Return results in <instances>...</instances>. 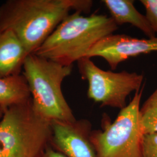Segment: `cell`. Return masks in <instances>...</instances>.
<instances>
[{"label": "cell", "instance_id": "6da1fadb", "mask_svg": "<svg viewBox=\"0 0 157 157\" xmlns=\"http://www.w3.org/2000/svg\"><path fill=\"white\" fill-rule=\"evenodd\" d=\"M90 0H7L0 6V28L11 31L33 54L69 12H90Z\"/></svg>", "mask_w": 157, "mask_h": 157}, {"label": "cell", "instance_id": "7a4b0ae2", "mask_svg": "<svg viewBox=\"0 0 157 157\" xmlns=\"http://www.w3.org/2000/svg\"><path fill=\"white\" fill-rule=\"evenodd\" d=\"M118 29L111 17L75 12L66 17L34 53L64 66L86 56L101 40Z\"/></svg>", "mask_w": 157, "mask_h": 157}, {"label": "cell", "instance_id": "3957f363", "mask_svg": "<svg viewBox=\"0 0 157 157\" xmlns=\"http://www.w3.org/2000/svg\"><path fill=\"white\" fill-rule=\"evenodd\" d=\"M72 67L34 54L28 55L24 61L22 73L27 80L34 108L47 121H76L62 90V82L71 74Z\"/></svg>", "mask_w": 157, "mask_h": 157}, {"label": "cell", "instance_id": "277c9868", "mask_svg": "<svg viewBox=\"0 0 157 157\" xmlns=\"http://www.w3.org/2000/svg\"><path fill=\"white\" fill-rule=\"evenodd\" d=\"M51 134V122L35 111L32 98L13 105L0 120V157H41Z\"/></svg>", "mask_w": 157, "mask_h": 157}, {"label": "cell", "instance_id": "5b68a950", "mask_svg": "<svg viewBox=\"0 0 157 157\" xmlns=\"http://www.w3.org/2000/svg\"><path fill=\"white\" fill-rule=\"evenodd\" d=\"M144 86L136 91L113 122L104 119L102 130H92L90 140L97 157H142L144 134L140 108Z\"/></svg>", "mask_w": 157, "mask_h": 157}, {"label": "cell", "instance_id": "8992f818", "mask_svg": "<svg viewBox=\"0 0 157 157\" xmlns=\"http://www.w3.org/2000/svg\"><path fill=\"white\" fill-rule=\"evenodd\" d=\"M77 62L81 78L88 83V97L102 107L123 109L128 97L143 86L144 77L136 72L104 71L87 57Z\"/></svg>", "mask_w": 157, "mask_h": 157}, {"label": "cell", "instance_id": "52a82bcc", "mask_svg": "<svg viewBox=\"0 0 157 157\" xmlns=\"http://www.w3.org/2000/svg\"><path fill=\"white\" fill-rule=\"evenodd\" d=\"M50 145L67 157H97L90 140L91 124L87 119L73 122H51Z\"/></svg>", "mask_w": 157, "mask_h": 157}, {"label": "cell", "instance_id": "ba28073f", "mask_svg": "<svg viewBox=\"0 0 157 157\" xmlns=\"http://www.w3.org/2000/svg\"><path fill=\"white\" fill-rule=\"evenodd\" d=\"M157 51V37L148 39L134 38L126 34L109 35L97 43L86 57L103 58L112 70L131 57Z\"/></svg>", "mask_w": 157, "mask_h": 157}, {"label": "cell", "instance_id": "9c48e42d", "mask_svg": "<svg viewBox=\"0 0 157 157\" xmlns=\"http://www.w3.org/2000/svg\"><path fill=\"white\" fill-rule=\"evenodd\" d=\"M29 55L24 46L11 31L0 28V77L22 72Z\"/></svg>", "mask_w": 157, "mask_h": 157}, {"label": "cell", "instance_id": "30bf717a", "mask_svg": "<svg viewBox=\"0 0 157 157\" xmlns=\"http://www.w3.org/2000/svg\"><path fill=\"white\" fill-rule=\"evenodd\" d=\"M103 4L107 7L111 14V17L117 24L120 26L129 23L139 29L148 38L155 37L146 15L141 14L134 6L132 0H104Z\"/></svg>", "mask_w": 157, "mask_h": 157}, {"label": "cell", "instance_id": "8fae6325", "mask_svg": "<svg viewBox=\"0 0 157 157\" xmlns=\"http://www.w3.org/2000/svg\"><path fill=\"white\" fill-rule=\"evenodd\" d=\"M30 98L29 87L22 73L0 77V107L4 111Z\"/></svg>", "mask_w": 157, "mask_h": 157}, {"label": "cell", "instance_id": "7c38bea8", "mask_svg": "<svg viewBox=\"0 0 157 157\" xmlns=\"http://www.w3.org/2000/svg\"><path fill=\"white\" fill-rule=\"evenodd\" d=\"M140 118L144 135L157 133V88L140 107Z\"/></svg>", "mask_w": 157, "mask_h": 157}, {"label": "cell", "instance_id": "4fadbf2b", "mask_svg": "<svg viewBox=\"0 0 157 157\" xmlns=\"http://www.w3.org/2000/svg\"><path fill=\"white\" fill-rule=\"evenodd\" d=\"M142 157H157V133L144 135Z\"/></svg>", "mask_w": 157, "mask_h": 157}, {"label": "cell", "instance_id": "5bb4252c", "mask_svg": "<svg viewBox=\"0 0 157 157\" xmlns=\"http://www.w3.org/2000/svg\"><path fill=\"white\" fill-rule=\"evenodd\" d=\"M146 10V17L153 31L157 34V0H141Z\"/></svg>", "mask_w": 157, "mask_h": 157}, {"label": "cell", "instance_id": "9a60e30c", "mask_svg": "<svg viewBox=\"0 0 157 157\" xmlns=\"http://www.w3.org/2000/svg\"><path fill=\"white\" fill-rule=\"evenodd\" d=\"M41 157H67L60 152L54 149L50 145L48 146Z\"/></svg>", "mask_w": 157, "mask_h": 157}, {"label": "cell", "instance_id": "2e32d148", "mask_svg": "<svg viewBox=\"0 0 157 157\" xmlns=\"http://www.w3.org/2000/svg\"><path fill=\"white\" fill-rule=\"evenodd\" d=\"M4 110L0 107V120L1 119V118H2L4 115Z\"/></svg>", "mask_w": 157, "mask_h": 157}]
</instances>
